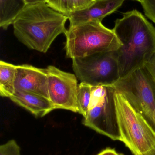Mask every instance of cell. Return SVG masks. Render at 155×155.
Wrapping results in <instances>:
<instances>
[{
  "mask_svg": "<svg viewBox=\"0 0 155 155\" xmlns=\"http://www.w3.org/2000/svg\"><path fill=\"white\" fill-rule=\"evenodd\" d=\"M0 155H21L20 146L15 140H10L0 147Z\"/></svg>",
  "mask_w": 155,
  "mask_h": 155,
  "instance_id": "obj_16",
  "label": "cell"
},
{
  "mask_svg": "<svg viewBox=\"0 0 155 155\" xmlns=\"http://www.w3.org/2000/svg\"><path fill=\"white\" fill-rule=\"evenodd\" d=\"M144 68L151 78L155 87V53L145 65Z\"/></svg>",
  "mask_w": 155,
  "mask_h": 155,
  "instance_id": "obj_19",
  "label": "cell"
},
{
  "mask_svg": "<svg viewBox=\"0 0 155 155\" xmlns=\"http://www.w3.org/2000/svg\"><path fill=\"white\" fill-rule=\"evenodd\" d=\"M96 155H121L118 153L115 149L111 148H106L101 151L100 153Z\"/></svg>",
  "mask_w": 155,
  "mask_h": 155,
  "instance_id": "obj_20",
  "label": "cell"
},
{
  "mask_svg": "<svg viewBox=\"0 0 155 155\" xmlns=\"http://www.w3.org/2000/svg\"><path fill=\"white\" fill-rule=\"evenodd\" d=\"M141 4L145 15L155 24V0H144Z\"/></svg>",
  "mask_w": 155,
  "mask_h": 155,
  "instance_id": "obj_17",
  "label": "cell"
},
{
  "mask_svg": "<svg viewBox=\"0 0 155 155\" xmlns=\"http://www.w3.org/2000/svg\"><path fill=\"white\" fill-rule=\"evenodd\" d=\"M121 42L114 51L120 78L143 68L155 53V28L136 10L123 14L113 29Z\"/></svg>",
  "mask_w": 155,
  "mask_h": 155,
  "instance_id": "obj_1",
  "label": "cell"
},
{
  "mask_svg": "<svg viewBox=\"0 0 155 155\" xmlns=\"http://www.w3.org/2000/svg\"><path fill=\"white\" fill-rule=\"evenodd\" d=\"M96 0H70L72 12L84 10L91 6Z\"/></svg>",
  "mask_w": 155,
  "mask_h": 155,
  "instance_id": "obj_18",
  "label": "cell"
},
{
  "mask_svg": "<svg viewBox=\"0 0 155 155\" xmlns=\"http://www.w3.org/2000/svg\"><path fill=\"white\" fill-rule=\"evenodd\" d=\"M116 90L113 86H92L88 112L84 125L114 141L121 140L115 102Z\"/></svg>",
  "mask_w": 155,
  "mask_h": 155,
  "instance_id": "obj_5",
  "label": "cell"
},
{
  "mask_svg": "<svg viewBox=\"0 0 155 155\" xmlns=\"http://www.w3.org/2000/svg\"><path fill=\"white\" fill-rule=\"evenodd\" d=\"M121 155H124L123 154H121Z\"/></svg>",
  "mask_w": 155,
  "mask_h": 155,
  "instance_id": "obj_23",
  "label": "cell"
},
{
  "mask_svg": "<svg viewBox=\"0 0 155 155\" xmlns=\"http://www.w3.org/2000/svg\"><path fill=\"white\" fill-rule=\"evenodd\" d=\"M115 102L121 142L134 155H155V132L123 95L116 91Z\"/></svg>",
  "mask_w": 155,
  "mask_h": 155,
  "instance_id": "obj_4",
  "label": "cell"
},
{
  "mask_svg": "<svg viewBox=\"0 0 155 155\" xmlns=\"http://www.w3.org/2000/svg\"><path fill=\"white\" fill-rule=\"evenodd\" d=\"M16 65L0 61V95L10 98L15 92Z\"/></svg>",
  "mask_w": 155,
  "mask_h": 155,
  "instance_id": "obj_13",
  "label": "cell"
},
{
  "mask_svg": "<svg viewBox=\"0 0 155 155\" xmlns=\"http://www.w3.org/2000/svg\"><path fill=\"white\" fill-rule=\"evenodd\" d=\"M72 68L81 83L91 86H113L120 78L114 51L102 52L72 59Z\"/></svg>",
  "mask_w": 155,
  "mask_h": 155,
  "instance_id": "obj_7",
  "label": "cell"
},
{
  "mask_svg": "<svg viewBox=\"0 0 155 155\" xmlns=\"http://www.w3.org/2000/svg\"><path fill=\"white\" fill-rule=\"evenodd\" d=\"M64 35L66 56L72 60L102 52L114 51L122 45L113 30L99 21L69 25Z\"/></svg>",
  "mask_w": 155,
  "mask_h": 155,
  "instance_id": "obj_3",
  "label": "cell"
},
{
  "mask_svg": "<svg viewBox=\"0 0 155 155\" xmlns=\"http://www.w3.org/2000/svg\"><path fill=\"white\" fill-rule=\"evenodd\" d=\"M49 99L56 109L78 113L76 97L78 85L75 74L52 65L46 68Z\"/></svg>",
  "mask_w": 155,
  "mask_h": 155,
  "instance_id": "obj_8",
  "label": "cell"
},
{
  "mask_svg": "<svg viewBox=\"0 0 155 155\" xmlns=\"http://www.w3.org/2000/svg\"><path fill=\"white\" fill-rule=\"evenodd\" d=\"M10 98L36 117H44L56 109L48 98L27 91L15 90Z\"/></svg>",
  "mask_w": 155,
  "mask_h": 155,
  "instance_id": "obj_11",
  "label": "cell"
},
{
  "mask_svg": "<svg viewBox=\"0 0 155 155\" xmlns=\"http://www.w3.org/2000/svg\"><path fill=\"white\" fill-rule=\"evenodd\" d=\"M46 3L54 10L67 16L72 12L70 0H46Z\"/></svg>",
  "mask_w": 155,
  "mask_h": 155,
  "instance_id": "obj_15",
  "label": "cell"
},
{
  "mask_svg": "<svg viewBox=\"0 0 155 155\" xmlns=\"http://www.w3.org/2000/svg\"><path fill=\"white\" fill-rule=\"evenodd\" d=\"M26 5L24 0H0V27L7 30Z\"/></svg>",
  "mask_w": 155,
  "mask_h": 155,
  "instance_id": "obj_12",
  "label": "cell"
},
{
  "mask_svg": "<svg viewBox=\"0 0 155 155\" xmlns=\"http://www.w3.org/2000/svg\"><path fill=\"white\" fill-rule=\"evenodd\" d=\"M15 90L27 91L49 99L46 69L28 64L16 65Z\"/></svg>",
  "mask_w": 155,
  "mask_h": 155,
  "instance_id": "obj_9",
  "label": "cell"
},
{
  "mask_svg": "<svg viewBox=\"0 0 155 155\" xmlns=\"http://www.w3.org/2000/svg\"><path fill=\"white\" fill-rule=\"evenodd\" d=\"M92 86L85 83H81L78 85L77 102L78 113L85 117L88 112L92 96Z\"/></svg>",
  "mask_w": 155,
  "mask_h": 155,
  "instance_id": "obj_14",
  "label": "cell"
},
{
  "mask_svg": "<svg viewBox=\"0 0 155 155\" xmlns=\"http://www.w3.org/2000/svg\"><path fill=\"white\" fill-rule=\"evenodd\" d=\"M135 1H138V2H140L141 3H142L143 2L144 0H135Z\"/></svg>",
  "mask_w": 155,
  "mask_h": 155,
  "instance_id": "obj_22",
  "label": "cell"
},
{
  "mask_svg": "<svg viewBox=\"0 0 155 155\" xmlns=\"http://www.w3.org/2000/svg\"><path fill=\"white\" fill-rule=\"evenodd\" d=\"M113 86L155 132V87L144 67L120 78Z\"/></svg>",
  "mask_w": 155,
  "mask_h": 155,
  "instance_id": "obj_6",
  "label": "cell"
},
{
  "mask_svg": "<svg viewBox=\"0 0 155 155\" xmlns=\"http://www.w3.org/2000/svg\"><path fill=\"white\" fill-rule=\"evenodd\" d=\"M125 0H96L88 8L72 12L67 16L70 25L93 21H102L106 16L116 12Z\"/></svg>",
  "mask_w": 155,
  "mask_h": 155,
  "instance_id": "obj_10",
  "label": "cell"
},
{
  "mask_svg": "<svg viewBox=\"0 0 155 155\" xmlns=\"http://www.w3.org/2000/svg\"><path fill=\"white\" fill-rule=\"evenodd\" d=\"M67 20L46 3L26 5L13 23L14 34L27 48L45 53L56 37L65 33Z\"/></svg>",
  "mask_w": 155,
  "mask_h": 155,
  "instance_id": "obj_2",
  "label": "cell"
},
{
  "mask_svg": "<svg viewBox=\"0 0 155 155\" xmlns=\"http://www.w3.org/2000/svg\"><path fill=\"white\" fill-rule=\"evenodd\" d=\"M24 1L26 5L37 3H46V0H24Z\"/></svg>",
  "mask_w": 155,
  "mask_h": 155,
  "instance_id": "obj_21",
  "label": "cell"
}]
</instances>
